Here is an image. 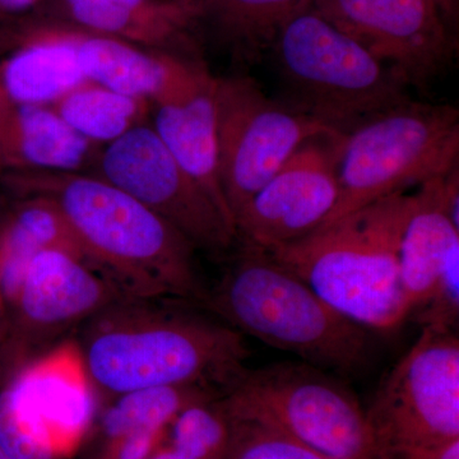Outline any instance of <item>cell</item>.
I'll list each match as a JSON object with an SVG mask.
<instances>
[{"label": "cell", "mask_w": 459, "mask_h": 459, "mask_svg": "<svg viewBox=\"0 0 459 459\" xmlns=\"http://www.w3.org/2000/svg\"><path fill=\"white\" fill-rule=\"evenodd\" d=\"M12 189L51 202L63 214L86 261L126 296L170 299L199 307L207 287L197 247L146 205L84 172H14Z\"/></svg>", "instance_id": "2"}, {"label": "cell", "mask_w": 459, "mask_h": 459, "mask_svg": "<svg viewBox=\"0 0 459 459\" xmlns=\"http://www.w3.org/2000/svg\"><path fill=\"white\" fill-rule=\"evenodd\" d=\"M98 162L96 177L159 214L197 250L222 255L238 241L234 226L181 168L152 126L142 124L104 146Z\"/></svg>", "instance_id": "11"}, {"label": "cell", "mask_w": 459, "mask_h": 459, "mask_svg": "<svg viewBox=\"0 0 459 459\" xmlns=\"http://www.w3.org/2000/svg\"><path fill=\"white\" fill-rule=\"evenodd\" d=\"M383 458L459 440V340L422 328L365 410Z\"/></svg>", "instance_id": "9"}, {"label": "cell", "mask_w": 459, "mask_h": 459, "mask_svg": "<svg viewBox=\"0 0 459 459\" xmlns=\"http://www.w3.org/2000/svg\"><path fill=\"white\" fill-rule=\"evenodd\" d=\"M84 81L65 45L17 48L0 60V117L20 108L50 105Z\"/></svg>", "instance_id": "21"}, {"label": "cell", "mask_w": 459, "mask_h": 459, "mask_svg": "<svg viewBox=\"0 0 459 459\" xmlns=\"http://www.w3.org/2000/svg\"><path fill=\"white\" fill-rule=\"evenodd\" d=\"M49 249L65 250L84 259L56 205L45 198L25 197L0 230V300L5 314L30 263L39 253Z\"/></svg>", "instance_id": "20"}, {"label": "cell", "mask_w": 459, "mask_h": 459, "mask_svg": "<svg viewBox=\"0 0 459 459\" xmlns=\"http://www.w3.org/2000/svg\"><path fill=\"white\" fill-rule=\"evenodd\" d=\"M33 44L65 45L84 80L150 101L169 89L189 63L179 54L144 49L39 14L0 23V54Z\"/></svg>", "instance_id": "14"}, {"label": "cell", "mask_w": 459, "mask_h": 459, "mask_svg": "<svg viewBox=\"0 0 459 459\" xmlns=\"http://www.w3.org/2000/svg\"><path fill=\"white\" fill-rule=\"evenodd\" d=\"M391 459H459V440L433 448L401 453Z\"/></svg>", "instance_id": "31"}, {"label": "cell", "mask_w": 459, "mask_h": 459, "mask_svg": "<svg viewBox=\"0 0 459 459\" xmlns=\"http://www.w3.org/2000/svg\"><path fill=\"white\" fill-rule=\"evenodd\" d=\"M342 137L318 138L299 148L235 217L238 240L270 252L313 234L340 195Z\"/></svg>", "instance_id": "13"}, {"label": "cell", "mask_w": 459, "mask_h": 459, "mask_svg": "<svg viewBox=\"0 0 459 459\" xmlns=\"http://www.w3.org/2000/svg\"><path fill=\"white\" fill-rule=\"evenodd\" d=\"M124 296L86 259L65 250L39 253L7 310L0 385Z\"/></svg>", "instance_id": "10"}, {"label": "cell", "mask_w": 459, "mask_h": 459, "mask_svg": "<svg viewBox=\"0 0 459 459\" xmlns=\"http://www.w3.org/2000/svg\"><path fill=\"white\" fill-rule=\"evenodd\" d=\"M2 385L18 418L59 459L74 452L98 419L100 398L74 338L27 362Z\"/></svg>", "instance_id": "15"}, {"label": "cell", "mask_w": 459, "mask_h": 459, "mask_svg": "<svg viewBox=\"0 0 459 459\" xmlns=\"http://www.w3.org/2000/svg\"><path fill=\"white\" fill-rule=\"evenodd\" d=\"M0 459H7L5 458V455H3L2 449H0Z\"/></svg>", "instance_id": "36"}, {"label": "cell", "mask_w": 459, "mask_h": 459, "mask_svg": "<svg viewBox=\"0 0 459 459\" xmlns=\"http://www.w3.org/2000/svg\"><path fill=\"white\" fill-rule=\"evenodd\" d=\"M50 107L77 134L102 147L146 124L152 111L150 100L126 95L89 81L66 91Z\"/></svg>", "instance_id": "23"}, {"label": "cell", "mask_w": 459, "mask_h": 459, "mask_svg": "<svg viewBox=\"0 0 459 459\" xmlns=\"http://www.w3.org/2000/svg\"><path fill=\"white\" fill-rule=\"evenodd\" d=\"M232 421L234 433L225 459H329L258 422Z\"/></svg>", "instance_id": "26"}, {"label": "cell", "mask_w": 459, "mask_h": 459, "mask_svg": "<svg viewBox=\"0 0 459 459\" xmlns=\"http://www.w3.org/2000/svg\"><path fill=\"white\" fill-rule=\"evenodd\" d=\"M221 401L232 420L258 422L329 459H385L358 397L307 362L247 369Z\"/></svg>", "instance_id": "7"}, {"label": "cell", "mask_w": 459, "mask_h": 459, "mask_svg": "<svg viewBox=\"0 0 459 459\" xmlns=\"http://www.w3.org/2000/svg\"><path fill=\"white\" fill-rule=\"evenodd\" d=\"M199 307L241 334L323 370L353 373L369 358L367 328L334 309L270 253L249 244L241 243Z\"/></svg>", "instance_id": "3"}, {"label": "cell", "mask_w": 459, "mask_h": 459, "mask_svg": "<svg viewBox=\"0 0 459 459\" xmlns=\"http://www.w3.org/2000/svg\"><path fill=\"white\" fill-rule=\"evenodd\" d=\"M223 392L207 385H172L138 389L114 397L99 415L102 444L142 430L166 431L178 413Z\"/></svg>", "instance_id": "24"}, {"label": "cell", "mask_w": 459, "mask_h": 459, "mask_svg": "<svg viewBox=\"0 0 459 459\" xmlns=\"http://www.w3.org/2000/svg\"><path fill=\"white\" fill-rule=\"evenodd\" d=\"M4 165H3L2 159H0V178H2L3 172H4Z\"/></svg>", "instance_id": "35"}, {"label": "cell", "mask_w": 459, "mask_h": 459, "mask_svg": "<svg viewBox=\"0 0 459 459\" xmlns=\"http://www.w3.org/2000/svg\"><path fill=\"white\" fill-rule=\"evenodd\" d=\"M221 397L197 402L178 413L166 430L168 444L192 459H225L234 421Z\"/></svg>", "instance_id": "25"}, {"label": "cell", "mask_w": 459, "mask_h": 459, "mask_svg": "<svg viewBox=\"0 0 459 459\" xmlns=\"http://www.w3.org/2000/svg\"><path fill=\"white\" fill-rule=\"evenodd\" d=\"M272 48L291 105L340 134L411 99L394 69L312 5L287 21Z\"/></svg>", "instance_id": "5"}, {"label": "cell", "mask_w": 459, "mask_h": 459, "mask_svg": "<svg viewBox=\"0 0 459 459\" xmlns=\"http://www.w3.org/2000/svg\"><path fill=\"white\" fill-rule=\"evenodd\" d=\"M458 160L457 108L411 99L395 105L341 138L340 195L319 228L386 195L442 178L458 168Z\"/></svg>", "instance_id": "6"}, {"label": "cell", "mask_w": 459, "mask_h": 459, "mask_svg": "<svg viewBox=\"0 0 459 459\" xmlns=\"http://www.w3.org/2000/svg\"><path fill=\"white\" fill-rule=\"evenodd\" d=\"M411 316L421 329L455 333L459 320V243L449 250L427 300Z\"/></svg>", "instance_id": "27"}, {"label": "cell", "mask_w": 459, "mask_h": 459, "mask_svg": "<svg viewBox=\"0 0 459 459\" xmlns=\"http://www.w3.org/2000/svg\"><path fill=\"white\" fill-rule=\"evenodd\" d=\"M166 431H134L104 444L100 459H148L164 443Z\"/></svg>", "instance_id": "29"}, {"label": "cell", "mask_w": 459, "mask_h": 459, "mask_svg": "<svg viewBox=\"0 0 459 459\" xmlns=\"http://www.w3.org/2000/svg\"><path fill=\"white\" fill-rule=\"evenodd\" d=\"M216 120L220 181L234 222L303 144L343 135L290 102L272 100L247 75L217 78Z\"/></svg>", "instance_id": "8"}, {"label": "cell", "mask_w": 459, "mask_h": 459, "mask_svg": "<svg viewBox=\"0 0 459 459\" xmlns=\"http://www.w3.org/2000/svg\"><path fill=\"white\" fill-rule=\"evenodd\" d=\"M186 301L124 296L74 338L100 400L172 385L226 391L247 369L243 334Z\"/></svg>", "instance_id": "1"}, {"label": "cell", "mask_w": 459, "mask_h": 459, "mask_svg": "<svg viewBox=\"0 0 459 459\" xmlns=\"http://www.w3.org/2000/svg\"><path fill=\"white\" fill-rule=\"evenodd\" d=\"M100 146L77 134L50 105H31L0 117V159L5 170L80 172Z\"/></svg>", "instance_id": "19"}, {"label": "cell", "mask_w": 459, "mask_h": 459, "mask_svg": "<svg viewBox=\"0 0 459 459\" xmlns=\"http://www.w3.org/2000/svg\"><path fill=\"white\" fill-rule=\"evenodd\" d=\"M216 89L217 77L199 63L186 80L151 102L152 128L234 226L220 181Z\"/></svg>", "instance_id": "16"}, {"label": "cell", "mask_w": 459, "mask_h": 459, "mask_svg": "<svg viewBox=\"0 0 459 459\" xmlns=\"http://www.w3.org/2000/svg\"><path fill=\"white\" fill-rule=\"evenodd\" d=\"M434 2L437 3L446 21L452 22L457 14V0H434Z\"/></svg>", "instance_id": "33"}, {"label": "cell", "mask_w": 459, "mask_h": 459, "mask_svg": "<svg viewBox=\"0 0 459 459\" xmlns=\"http://www.w3.org/2000/svg\"><path fill=\"white\" fill-rule=\"evenodd\" d=\"M47 3L48 0H0V23L36 13Z\"/></svg>", "instance_id": "30"}, {"label": "cell", "mask_w": 459, "mask_h": 459, "mask_svg": "<svg viewBox=\"0 0 459 459\" xmlns=\"http://www.w3.org/2000/svg\"><path fill=\"white\" fill-rule=\"evenodd\" d=\"M148 459H192L188 457V455H184L183 452L178 451L174 446H171L170 444L164 443L156 449L155 452L152 453Z\"/></svg>", "instance_id": "32"}, {"label": "cell", "mask_w": 459, "mask_h": 459, "mask_svg": "<svg viewBox=\"0 0 459 459\" xmlns=\"http://www.w3.org/2000/svg\"><path fill=\"white\" fill-rule=\"evenodd\" d=\"M5 333H7V314L0 300V362H2L3 349H4Z\"/></svg>", "instance_id": "34"}, {"label": "cell", "mask_w": 459, "mask_h": 459, "mask_svg": "<svg viewBox=\"0 0 459 459\" xmlns=\"http://www.w3.org/2000/svg\"><path fill=\"white\" fill-rule=\"evenodd\" d=\"M0 449L7 459H59L18 418L4 385H0Z\"/></svg>", "instance_id": "28"}, {"label": "cell", "mask_w": 459, "mask_h": 459, "mask_svg": "<svg viewBox=\"0 0 459 459\" xmlns=\"http://www.w3.org/2000/svg\"><path fill=\"white\" fill-rule=\"evenodd\" d=\"M444 177L418 186L407 201L398 256L410 316L427 300L449 250L459 243V229L449 219L444 202Z\"/></svg>", "instance_id": "18"}, {"label": "cell", "mask_w": 459, "mask_h": 459, "mask_svg": "<svg viewBox=\"0 0 459 459\" xmlns=\"http://www.w3.org/2000/svg\"><path fill=\"white\" fill-rule=\"evenodd\" d=\"M313 0H202V25H208L238 62H255L270 49L287 21Z\"/></svg>", "instance_id": "22"}, {"label": "cell", "mask_w": 459, "mask_h": 459, "mask_svg": "<svg viewBox=\"0 0 459 459\" xmlns=\"http://www.w3.org/2000/svg\"><path fill=\"white\" fill-rule=\"evenodd\" d=\"M33 14L177 54L174 49L202 26V0H48Z\"/></svg>", "instance_id": "17"}, {"label": "cell", "mask_w": 459, "mask_h": 459, "mask_svg": "<svg viewBox=\"0 0 459 459\" xmlns=\"http://www.w3.org/2000/svg\"><path fill=\"white\" fill-rule=\"evenodd\" d=\"M312 7L409 87L433 83L455 59L448 21L434 0H313Z\"/></svg>", "instance_id": "12"}, {"label": "cell", "mask_w": 459, "mask_h": 459, "mask_svg": "<svg viewBox=\"0 0 459 459\" xmlns=\"http://www.w3.org/2000/svg\"><path fill=\"white\" fill-rule=\"evenodd\" d=\"M407 201L406 192L386 195L268 253L347 318L394 331L410 316L398 256Z\"/></svg>", "instance_id": "4"}]
</instances>
